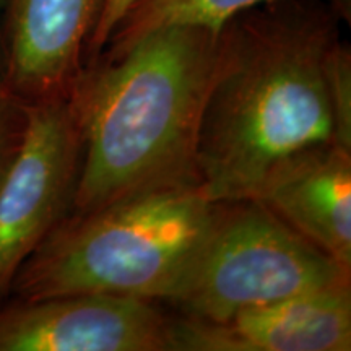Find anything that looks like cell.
Returning <instances> with one entry per match:
<instances>
[{"label":"cell","instance_id":"cell-1","mask_svg":"<svg viewBox=\"0 0 351 351\" xmlns=\"http://www.w3.org/2000/svg\"><path fill=\"white\" fill-rule=\"evenodd\" d=\"M339 20L326 0H274L219 29L197 145L210 202L252 199L283 158L333 142L326 60Z\"/></svg>","mask_w":351,"mask_h":351},{"label":"cell","instance_id":"cell-2","mask_svg":"<svg viewBox=\"0 0 351 351\" xmlns=\"http://www.w3.org/2000/svg\"><path fill=\"white\" fill-rule=\"evenodd\" d=\"M219 32L171 26L116 59L85 65L72 88L82 165L70 212L156 189L200 186L197 145Z\"/></svg>","mask_w":351,"mask_h":351},{"label":"cell","instance_id":"cell-3","mask_svg":"<svg viewBox=\"0 0 351 351\" xmlns=\"http://www.w3.org/2000/svg\"><path fill=\"white\" fill-rule=\"evenodd\" d=\"M217 210L200 186H176L69 212L16 274L8 300L114 295L166 302Z\"/></svg>","mask_w":351,"mask_h":351},{"label":"cell","instance_id":"cell-4","mask_svg":"<svg viewBox=\"0 0 351 351\" xmlns=\"http://www.w3.org/2000/svg\"><path fill=\"white\" fill-rule=\"evenodd\" d=\"M351 282L341 267L256 199L218 202L212 225L166 301L182 317L219 322Z\"/></svg>","mask_w":351,"mask_h":351},{"label":"cell","instance_id":"cell-5","mask_svg":"<svg viewBox=\"0 0 351 351\" xmlns=\"http://www.w3.org/2000/svg\"><path fill=\"white\" fill-rule=\"evenodd\" d=\"M25 108L23 140L0 182V306L21 265L72 208L82 165L72 93Z\"/></svg>","mask_w":351,"mask_h":351},{"label":"cell","instance_id":"cell-6","mask_svg":"<svg viewBox=\"0 0 351 351\" xmlns=\"http://www.w3.org/2000/svg\"><path fill=\"white\" fill-rule=\"evenodd\" d=\"M174 320L155 301L70 295L0 306V351H174Z\"/></svg>","mask_w":351,"mask_h":351},{"label":"cell","instance_id":"cell-7","mask_svg":"<svg viewBox=\"0 0 351 351\" xmlns=\"http://www.w3.org/2000/svg\"><path fill=\"white\" fill-rule=\"evenodd\" d=\"M351 282L252 307L226 320H174V351H350Z\"/></svg>","mask_w":351,"mask_h":351},{"label":"cell","instance_id":"cell-8","mask_svg":"<svg viewBox=\"0 0 351 351\" xmlns=\"http://www.w3.org/2000/svg\"><path fill=\"white\" fill-rule=\"evenodd\" d=\"M103 0H7L3 77L23 103L65 96L85 65Z\"/></svg>","mask_w":351,"mask_h":351},{"label":"cell","instance_id":"cell-9","mask_svg":"<svg viewBox=\"0 0 351 351\" xmlns=\"http://www.w3.org/2000/svg\"><path fill=\"white\" fill-rule=\"evenodd\" d=\"M252 199L351 270V152L314 143L278 161Z\"/></svg>","mask_w":351,"mask_h":351},{"label":"cell","instance_id":"cell-10","mask_svg":"<svg viewBox=\"0 0 351 351\" xmlns=\"http://www.w3.org/2000/svg\"><path fill=\"white\" fill-rule=\"evenodd\" d=\"M269 2L274 0H137L116 26L98 59H116L138 39L171 26H200L219 32L239 13Z\"/></svg>","mask_w":351,"mask_h":351},{"label":"cell","instance_id":"cell-11","mask_svg":"<svg viewBox=\"0 0 351 351\" xmlns=\"http://www.w3.org/2000/svg\"><path fill=\"white\" fill-rule=\"evenodd\" d=\"M326 90L333 125V143L351 152V49L341 38L326 60Z\"/></svg>","mask_w":351,"mask_h":351},{"label":"cell","instance_id":"cell-12","mask_svg":"<svg viewBox=\"0 0 351 351\" xmlns=\"http://www.w3.org/2000/svg\"><path fill=\"white\" fill-rule=\"evenodd\" d=\"M26 127V108L8 88L0 67V182L19 153Z\"/></svg>","mask_w":351,"mask_h":351},{"label":"cell","instance_id":"cell-13","mask_svg":"<svg viewBox=\"0 0 351 351\" xmlns=\"http://www.w3.org/2000/svg\"><path fill=\"white\" fill-rule=\"evenodd\" d=\"M135 2L137 0H103L93 33H91L86 43L85 65L95 62L98 59V56L103 52L116 26L119 25V21L124 19V15L130 10Z\"/></svg>","mask_w":351,"mask_h":351},{"label":"cell","instance_id":"cell-14","mask_svg":"<svg viewBox=\"0 0 351 351\" xmlns=\"http://www.w3.org/2000/svg\"><path fill=\"white\" fill-rule=\"evenodd\" d=\"M7 0H0V67L3 69V38H2V29H3V13H5Z\"/></svg>","mask_w":351,"mask_h":351}]
</instances>
